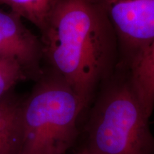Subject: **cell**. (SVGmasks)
<instances>
[{"mask_svg": "<svg viewBox=\"0 0 154 154\" xmlns=\"http://www.w3.org/2000/svg\"><path fill=\"white\" fill-rule=\"evenodd\" d=\"M41 32L49 69L87 107L112 57L113 31L101 7L96 0H61Z\"/></svg>", "mask_w": 154, "mask_h": 154, "instance_id": "6da1fadb", "label": "cell"}, {"mask_svg": "<svg viewBox=\"0 0 154 154\" xmlns=\"http://www.w3.org/2000/svg\"><path fill=\"white\" fill-rule=\"evenodd\" d=\"M72 88L49 69L23 98L18 154H66L79 134V120L86 109Z\"/></svg>", "mask_w": 154, "mask_h": 154, "instance_id": "7a4b0ae2", "label": "cell"}, {"mask_svg": "<svg viewBox=\"0 0 154 154\" xmlns=\"http://www.w3.org/2000/svg\"><path fill=\"white\" fill-rule=\"evenodd\" d=\"M128 77L109 83L92 108L82 150L89 154H154V136Z\"/></svg>", "mask_w": 154, "mask_h": 154, "instance_id": "3957f363", "label": "cell"}, {"mask_svg": "<svg viewBox=\"0 0 154 154\" xmlns=\"http://www.w3.org/2000/svg\"><path fill=\"white\" fill-rule=\"evenodd\" d=\"M118 36L126 61L154 38V0H96Z\"/></svg>", "mask_w": 154, "mask_h": 154, "instance_id": "277c9868", "label": "cell"}, {"mask_svg": "<svg viewBox=\"0 0 154 154\" xmlns=\"http://www.w3.org/2000/svg\"><path fill=\"white\" fill-rule=\"evenodd\" d=\"M0 57L17 61L27 79L36 81L43 73L41 38L26 27L22 18L14 11L0 7Z\"/></svg>", "mask_w": 154, "mask_h": 154, "instance_id": "5b68a950", "label": "cell"}, {"mask_svg": "<svg viewBox=\"0 0 154 154\" xmlns=\"http://www.w3.org/2000/svg\"><path fill=\"white\" fill-rule=\"evenodd\" d=\"M126 63L130 85L144 111L151 117L154 109V38Z\"/></svg>", "mask_w": 154, "mask_h": 154, "instance_id": "8992f818", "label": "cell"}, {"mask_svg": "<svg viewBox=\"0 0 154 154\" xmlns=\"http://www.w3.org/2000/svg\"><path fill=\"white\" fill-rule=\"evenodd\" d=\"M22 99L14 91L0 99V154H18Z\"/></svg>", "mask_w": 154, "mask_h": 154, "instance_id": "52a82bcc", "label": "cell"}, {"mask_svg": "<svg viewBox=\"0 0 154 154\" xmlns=\"http://www.w3.org/2000/svg\"><path fill=\"white\" fill-rule=\"evenodd\" d=\"M61 0H0L22 19L30 22L42 31L50 16Z\"/></svg>", "mask_w": 154, "mask_h": 154, "instance_id": "ba28073f", "label": "cell"}, {"mask_svg": "<svg viewBox=\"0 0 154 154\" xmlns=\"http://www.w3.org/2000/svg\"><path fill=\"white\" fill-rule=\"evenodd\" d=\"M26 79L27 76L17 61L0 57V99L14 91L18 83Z\"/></svg>", "mask_w": 154, "mask_h": 154, "instance_id": "9c48e42d", "label": "cell"}, {"mask_svg": "<svg viewBox=\"0 0 154 154\" xmlns=\"http://www.w3.org/2000/svg\"><path fill=\"white\" fill-rule=\"evenodd\" d=\"M74 154H89L88 153H87V152L86 151H84V150H80L79 151H78L77 152V153H74Z\"/></svg>", "mask_w": 154, "mask_h": 154, "instance_id": "30bf717a", "label": "cell"}]
</instances>
